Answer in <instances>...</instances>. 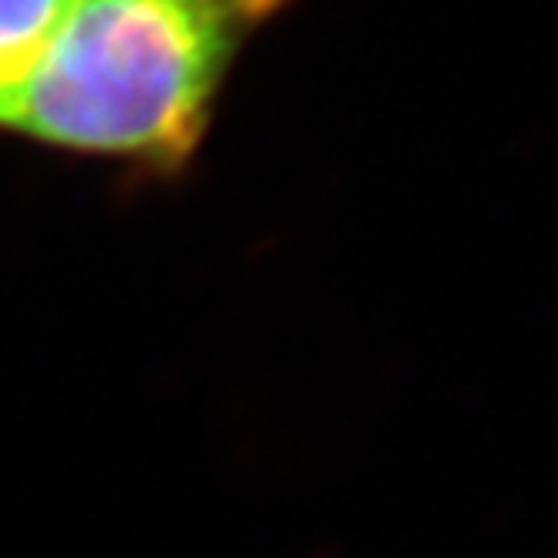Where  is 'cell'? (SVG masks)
I'll list each match as a JSON object with an SVG mask.
<instances>
[{
  "instance_id": "obj_1",
  "label": "cell",
  "mask_w": 558,
  "mask_h": 558,
  "mask_svg": "<svg viewBox=\"0 0 558 558\" xmlns=\"http://www.w3.org/2000/svg\"><path fill=\"white\" fill-rule=\"evenodd\" d=\"M296 0H74L4 135L175 182L203 151L226 85Z\"/></svg>"
},
{
  "instance_id": "obj_2",
  "label": "cell",
  "mask_w": 558,
  "mask_h": 558,
  "mask_svg": "<svg viewBox=\"0 0 558 558\" xmlns=\"http://www.w3.org/2000/svg\"><path fill=\"white\" fill-rule=\"evenodd\" d=\"M74 0H0V135Z\"/></svg>"
}]
</instances>
